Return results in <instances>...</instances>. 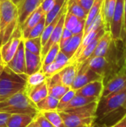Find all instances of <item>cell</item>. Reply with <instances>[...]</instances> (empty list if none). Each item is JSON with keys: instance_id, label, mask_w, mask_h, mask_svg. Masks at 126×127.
<instances>
[{"instance_id": "cell-1", "label": "cell", "mask_w": 126, "mask_h": 127, "mask_svg": "<svg viewBox=\"0 0 126 127\" xmlns=\"http://www.w3.org/2000/svg\"><path fill=\"white\" fill-rule=\"evenodd\" d=\"M98 102L94 101L86 106L60 112L65 127H91L97 118Z\"/></svg>"}, {"instance_id": "cell-2", "label": "cell", "mask_w": 126, "mask_h": 127, "mask_svg": "<svg viewBox=\"0 0 126 127\" xmlns=\"http://www.w3.org/2000/svg\"><path fill=\"white\" fill-rule=\"evenodd\" d=\"M0 112L9 115L23 114L35 117L39 113L36 104L27 97L25 89L0 102Z\"/></svg>"}, {"instance_id": "cell-3", "label": "cell", "mask_w": 126, "mask_h": 127, "mask_svg": "<svg viewBox=\"0 0 126 127\" xmlns=\"http://www.w3.org/2000/svg\"><path fill=\"white\" fill-rule=\"evenodd\" d=\"M18 25L17 6L10 0H0V47L9 39Z\"/></svg>"}, {"instance_id": "cell-4", "label": "cell", "mask_w": 126, "mask_h": 127, "mask_svg": "<svg viewBox=\"0 0 126 127\" xmlns=\"http://www.w3.org/2000/svg\"><path fill=\"white\" fill-rule=\"evenodd\" d=\"M26 74H18L4 65L0 74V102L26 87Z\"/></svg>"}, {"instance_id": "cell-5", "label": "cell", "mask_w": 126, "mask_h": 127, "mask_svg": "<svg viewBox=\"0 0 126 127\" xmlns=\"http://www.w3.org/2000/svg\"><path fill=\"white\" fill-rule=\"evenodd\" d=\"M126 101V84L118 91L100 99L97 109V118L102 119L108 114L120 109Z\"/></svg>"}, {"instance_id": "cell-6", "label": "cell", "mask_w": 126, "mask_h": 127, "mask_svg": "<svg viewBox=\"0 0 126 127\" xmlns=\"http://www.w3.org/2000/svg\"><path fill=\"white\" fill-rule=\"evenodd\" d=\"M124 2L125 0H117L114 13L112 16L110 33L112 40H123L124 36Z\"/></svg>"}, {"instance_id": "cell-7", "label": "cell", "mask_w": 126, "mask_h": 127, "mask_svg": "<svg viewBox=\"0 0 126 127\" xmlns=\"http://www.w3.org/2000/svg\"><path fill=\"white\" fill-rule=\"evenodd\" d=\"M22 34L20 26L18 25L9 39L0 47V52L3 63L6 65L14 56L20 42L22 40Z\"/></svg>"}, {"instance_id": "cell-8", "label": "cell", "mask_w": 126, "mask_h": 127, "mask_svg": "<svg viewBox=\"0 0 126 127\" xmlns=\"http://www.w3.org/2000/svg\"><path fill=\"white\" fill-rule=\"evenodd\" d=\"M102 79L104 80V77L92 71L88 67L87 65L82 64L79 66V71L71 86V89L76 91L91 82Z\"/></svg>"}, {"instance_id": "cell-9", "label": "cell", "mask_w": 126, "mask_h": 127, "mask_svg": "<svg viewBox=\"0 0 126 127\" xmlns=\"http://www.w3.org/2000/svg\"><path fill=\"white\" fill-rule=\"evenodd\" d=\"M6 65L13 72L18 74H26L25 49L23 39L20 42L14 56L10 61L7 63Z\"/></svg>"}, {"instance_id": "cell-10", "label": "cell", "mask_w": 126, "mask_h": 127, "mask_svg": "<svg viewBox=\"0 0 126 127\" xmlns=\"http://www.w3.org/2000/svg\"><path fill=\"white\" fill-rule=\"evenodd\" d=\"M104 89L103 79L91 82L82 88L76 90V95L86 97H94L100 99Z\"/></svg>"}, {"instance_id": "cell-11", "label": "cell", "mask_w": 126, "mask_h": 127, "mask_svg": "<svg viewBox=\"0 0 126 127\" xmlns=\"http://www.w3.org/2000/svg\"><path fill=\"white\" fill-rule=\"evenodd\" d=\"M66 11H65L63 13V14L62 15L61 18L59 19L58 23L56 24L54 30L53 31L52 33L50 34L48 40L47 41V42L45 44V45L42 48V51H41V59H42V62L45 57V56L46 55V54L48 53V51H49V49L55 44L59 43L60 38H61V35L64 28V20H65V14H66Z\"/></svg>"}, {"instance_id": "cell-12", "label": "cell", "mask_w": 126, "mask_h": 127, "mask_svg": "<svg viewBox=\"0 0 126 127\" xmlns=\"http://www.w3.org/2000/svg\"><path fill=\"white\" fill-rule=\"evenodd\" d=\"M46 83L48 95H50L58 100H60L61 97L71 89V87L66 86L60 82L57 74L47 78Z\"/></svg>"}, {"instance_id": "cell-13", "label": "cell", "mask_w": 126, "mask_h": 127, "mask_svg": "<svg viewBox=\"0 0 126 127\" xmlns=\"http://www.w3.org/2000/svg\"><path fill=\"white\" fill-rule=\"evenodd\" d=\"M44 16H45V13L43 11L40 6L28 16L24 23L20 26L23 39H27L31 30L37 25V23Z\"/></svg>"}, {"instance_id": "cell-14", "label": "cell", "mask_w": 126, "mask_h": 127, "mask_svg": "<svg viewBox=\"0 0 126 127\" xmlns=\"http://www.w3.org/2000/svg\"><path fill=\"white\" fill-rule=\"evenodd\" d=\"M126 84V68H125L117 76L112 78L105 86L102 93V97H105L108 95L118 91Z\"/></svg>"}, {"instance_id": "cell-15", "label": "cell", "mask_w": 126, "mask_h": 127, "mask_svg": "<svg viewBox=\"0 0 126 127\" xmlns=\"http://www.w3.org/2000/svg\"><path fill=\"white\" fill-rule=\"evenodd\" d=\"M41 4V0H22L18 5L19 25L21 26L25 19Z\"/></svg>"}, {"instance_id": "cell-16", "label": "cell", "mask_w": 126, "mask_h": 127, "mask_svg": "<svg viewBox=\"0 0 126 127\" xmlns=\"http://www.w3.org/2000/svg\"><path fill=\"white\" fill-rule=\"evenodd\" d=\"M79 71V66L76 63H72L68 64L57 74L60 82L68 87H71Z\"/></svg>"}, {"instance_id": "cell-17", "label": "cell", "mask_w": 126, "mask_h": 127, "mask_svg": "<svg viewBox=\"0 0 126 127\" xmlns=\"http://www.w3.org/2000/svg\"><path fill=\"white\" fill-rule=\"evenodd\" d=\"M117 0H104L101 9L104 29L105 31H110L111 22L113 14L115 10Z\"/></svg>"}, {"instance_id": "cell-18", "label": "cell", "mask_w": 126, "mask_h": 127, "mask_svg": "<svg viewBox=\"0 0 126 127\" xmlns=\"http://www.w3.org/2000/svg\"><path fill=\"white\" fill-rule=\"evenodd\" d=\"M105 32V29H102L98 34L97 36L81 51V53L79 54V56L76 57V59L75 60V61L74 63H76L77 65L79 66H79L84 63L93 54V52L94 51L96 47H97V45L100 40V39L101 38V36L104 34V33Z\"/></svg>"}, {"instance_id": "cell-19", "label": "cell", "mask_w": 126, "mask_h": 127, "mask_svg": "<svg viewBox=\"0 0 126 127\" xmlns=\"http://www.w3.org/2000/svg\"><path fill=\"white\" fill-rule=\"evenodd\" d=\"M25 92L29 99L34 104L38 103L39 101H41L42 99H44L45 97L48 95L46 81L34 87H31V88L25 87Z\"/></svg>"}, {"instance_id": "cell-20", "label": "cell", "mask_w": 126, "mask_h": 127, "mask_svg": "<svg viewBox=\"0 0 126 127\" xmlns=\"http://www.w3.org/2000/svg\"><path fill=\"white\" fill-rule=\"evenodd\" d=\"M25 65L26 74L30 75L41 70L42 62L40 55L34 54L25 50Z\"/></svg>"}, {"instance_id": "cell-21", "label": "cell", "mask_w": 126, "mask_h": 127, "mask_svg": "<svg viewBox=\"0 0 126 127\" xmlns=\"http://www.w3.org/2000/svg\"><path fill=\"white\" fill-rule=\"evenodd\" d=\"M82 64L87 65L92 71L104 77L105 72L108 65V62L106 57H95L87 60Z\"/></svg>"}, {"instance_id": "cell-22", "label": "cell", "mask_w": 126, "mask_h": 127, "mask_svg": "<svg viewBox=\"0 0 126 127\" xmlns=\"http://www.w3.org/2000/svg\"><path fill=\"white\" fill-rule=\"evenodd\" d=\"M82 38H83V31L77 34L73 35L71 39L68 42V43L62 48H61L60 51L69 60H71L75 54L78 48L79 47L81 42L82 40Z\"/></svg>"}, {"instance_id": "cell-23", "label": "cell", "mask_w": 126, "mask_h": 127, "mask_svg": "<svg viewBox=\"0 0 126 127\" xmlns=\"http://www.w3.org/2000/svg\"><path fill=\"white\" fill-rule=\"evenodd\" d=\"M111 41H112V38H111V33L109 31H105L100 39L92 55L88 59L95 57H106Z\"/></svg>"}, {"instance_id": "cell-24", "label": "cell", "mask_w": 126, "mask_h": 127, "mask_svg": "<svg viewBox=\"0 0 126 127\" xmlns=\"http://www.w3.org/2000/svg\"><path fill=\"white\" fill-rule=\"evenodd\" d=\"M34 118L31 116L23 114L10 115L7 121V127H27Z\"/></svg>"}, {"instance_id": "cell-25", "label": "cell", "mask_w": 126, "mask_h": 127, "mask_svg": "<svg viewBox=\"0 0 126 127\" xmlns=\"http://www.w3.org/2000/svg\"><path fill=\"white\" fill-rule=\"evenodd\" d=\"M66 10H67V2L65 3V4L64 7H62V9L60 10V12L57 14V16L53 19V20L49 25H48L45 26V29H44V31H43V32H42L41 36H40V38H41V42H42V47L45 45V43L47 42V41L48 40V39H49L50 34L52 33L53 31L54 30V28H55L56 24L58 23L59 19L61 18V16H62V15L63 14V13H64L65 11H66Z\"/></svg>"}, {"instance_id": "cell-26", "label": "cell", "mask_w": 126, "mask_h": 127, "mask_svg": "<svg viewBox=\"0 0 126 127\" xmlns=\"http://www.w3.org/2000/svg\"><path fill=\"white\" fill-rule=\"evenodd\" d=\"M59 100L50 96L48 95L44 99H42L41 101H39L38 103L36 104L38 110L39 112H48V111H54L56 110L58 103Z\"/></svg>"}, {"instance_id": "cell-27", "label": "cell", "mask_w": 126, "mask_h": 127, "mask_svg": "<svg viewBox=\"0 0 126 127\" xmlns=\"http://www.w3.org/2000/svg\"><path fill=\"white\" fill-rule=\"evenodd\" d=\"M97 100H100L97 98H94V97H83L81 95H75V96L72 98V100L70 101V103L68 104V106L65 107V109L63 111L82 107V106H86L91 103H93Z\"/></svg>"}, {"instance_id": "cell-28", "label": "cell", "mask_w": 126, "mask_h": 127, "mask_svg": "<svg viewBox=\"0 0 126 127\" xmlns=\"http://www.w3.org/2000/svg\"><path fill=\"white\" fill-rule=\"evenodd\" d=\"M23 41H24V45H25V50L34 54L41 55V51H42V46L40 37L26 39H23Z\"/></svg>"}, {"instance_id": "cell-29", "label": "cell", "mask_w": 126, "mask_h": 127, "mask_svg": "<svg viewBox=\"0 0 126 127\" xmlns=\"http://www.w3.org/2000/svg\"><path fill=\"white\" fill-rule=\"evenodd\" d=\"M67 11L74 14L80 19H86L88 13L75 1L68 0L67 1Z\"/></svg>"}, {"instance_id": "cell-30", "label": "cell", "mask_w": 126, "mask_h": 127, "mask_svg": "<svg viewBox=\"0 0 126 127\" xmlns=\"http://www.w3.org/2000/svg\"><path fill=\"white\" fill-rule=\"evenodd\" d=\"M68 0H55L51 9L45 13V26L49 25L62 9Z\"/></svg>"}, {"instance_id": "cell-31", "label": "cell", "mask_w": 126, "mask_h": 127, "mask_svg": "<svg viewBox=\"0 0 126 127\" xmlns=\"http://www.w3.org/2000/svg\"><path fill=\"white\" fill-rule=\"evenodd\" d=\"M103 1L104 0H94V1L93 4L91 5V8L87 14V17L85 19V28H87L91 23V22L94 19V18L100 13Z\"/></svg>"}, {"instance_id": "cell-32", "label": "cell", "mask_w": 126, "mask_h": 127, "mask_svg": "<svg viewBox=\"0 0 126 127\" xmlns=\"http://www.w3.org/2000/svg\"><path fill=\"white\" fill-rule=\"evenodd\" d=\"M47 80L45 75L44 73L40 70L39 71H36L30 75L27 76L26 79V88H31L36 86L44 82H45Z\"/></svg>"}, {"instance_id": "cell-33", "label": "cell", "mask_w": 126, "mask_h": 127, "mask_svg": "<svg viewBox=\"0 0 126 127\" xmlns=\"http://www.w3.org/2000/svg\"><path fill=\"white\" fill-rule=\"evenodd\" d=\"M44 117L55 127H65L63 120L59 112L56 110L41 112Z\"/></svg>"}, {"instance_id": "cell-34", "label": "cell", "mask_w": 126, "mask_h": 127, "mask_svg": "<svg viewBox=\"0 0 126 127\" xmlns=\"http://www.w3.org/2000/svg\"><path fill=\"white\" fill-rule=\"evenodd\" d=\"M65 66L53 61V63H51L48 65H42L41 68V71L44 73L46 78H49V77H52L53 75L56 74V73H58Z\"/></svg>"}, {"instance_id": "cell-35", "label": "cell", "mask_w": 126, "mask_h": 127, "mask_svg": "<svg viewBox=\"0 0 126 127\" xmlns=\"http://www.w3.org/2000/svg\"><path fill=\"white\" fill-rule=\"evenodd\" d=\"M75 95H76V91L72 89H71L59 100V103H58V106H57V109H56V111L59 112H62L65 109V107L68 106V104L70 103V101L72 100V98L75 96Z\"/></svg>"}, {"instance_id": "cell-36", "label": "cell", "mask_w": 126, "mask_h": 127, "mask_svg": "<svg viewBox=\"0 0 126 127\" xmlns=\"http://www.w3.org/2000/svg\"><path fill=\"white\" fill-rule=\"evenodd\" d=\"M59 51H60V48H59V43L53 45L49 49V51L45 56V57L42 60V65H48L51 63H53Z\"/></svg>"}, {"instance_id": "cell-37", "label": "cell", "mask_w": 126, "mask_h": 127, "mask_svg": "<svg viewBox=\"0 0 126 127\" xmlns=\"http://www.w3.org/2000/svg\"><path fill=\"white\" fill-rule=\"evenodd\" d=\"M79 20L80 19H79L74 14L67 11L65 14V20H64V28L72 31L75 28V27L76 26Z\"/></svg>"}, {"instance_id": "cell-38", "label": "cell", "mask_w": 126, "mask_h": 127, "mask_svg": "<svg viewBox=\"0 0 126 127\" xmlns=\"http://www.w3.org/2000/svg\"><path fill=\"white\" fill-rule=\"evenodd\" d=\"M45 28V16H44L40 19V21L37 23V25L31 30V31L28 35L27 39L40 37Z\"/></svg>"}, {"instance_id": "cell-39", "label": "cell", "mask_w": 126, "mask_h": 127, "mask_svg": "<svg viewBox=\"0 0 126 127\" xmlns=\"http://www.w3.org/2000/svg\"><path fill=\"white\" fill-rule=\"evenodd\" d=\"M72 36H73L72 32L71 31L68 30L67 28H64L63 31H62V35H61L60 40L59 42V45L60 49L62 48L68 43V42L71 39V38Z\"/></svg>"}, {"instance_id": "cell-40", "label": "cell", "mask_w": 126, "mask_h": 127, "mask_svg": "<svg viewBox=\"0 0 126 127\" xmlns=\"http://www.w3.org/2000/svg\"><path fill=\"white\" fill-rule=\"evenodd\" d=\"M34 119L36 120V121L39 124V125L41 127H55L44 117V115L41 112H39L35 117Z\"/></svg>"}, {"instance_id": "cell-41", "label": "cell", "mask_w": 126, "mask_h": 127, "mask_svg": "<svg viewBox=\"0 0 126 127\" xmlns=\"http://www.w3.org/2000/svg\"><path fill=\"white\" fill-rule=\"evenodd\" d=\"M69 61H70V60L61 51H59L58 52V54L54 60V62H56L63 66H66L68 64H69Z\"/></svg>"}, {"instance_id": "cell-42", "label": "cell", "mask_w": 126, "mask_h": 127, "mask_svg": "<svg viewBox=\"0 0 126 127\" xmlns=\"http://www.w3.org/2000/svg\"><path fill=\"white\" fill-rule=\"evenodd\" d=\"M54 1H55V0H43L40 4V7H42L43 11L45 13H47L53 7Z\"/></svg>"}, {"instance_id": "cell-43", "label": "cell", "mask_w": 126, "mask_h": 127, "mask_svg": "<svg viewBox=\"0 0 126 127\" xmlns=\"http://www.w3.org/2000/svg\"><path fill=\"white\" fill-rule=\"evenodd\" d=\"M87 13L89 11L94 0H75Z\"/></svg>"}, {"instance_id": "cell-44", "label": "cell", "mask_w": 126, "mask_h": 127, "mask_svg": "<svg viewBox=\"0 0 126 127\" xmlns=\"http://www.w3.org/2000/svg\"><path fill=\"white\" fill-rule=\"evenodd\" d=\"M85 19H80L79 21L78 24L76 25V26L75 27V28L71 31L73 35L82 32L84 31V28H85Z\"/></svg>"}, {"instance_id": "cell-45", "label": "cell", "mask_w": 126, "mask_h": 127, "mask_svg": "<svg viewBox=\"0 0 126 127\" xmlns=\"http://www.w3.org/2000/svg\"><path fill=\"white\" fill-rule=\"evenodd\" d=\"M10 115L4 113V112H0V126H6L7 121Z\"/></svg>"}, {"instance_id": "cell-46", "label": "cell", "mask_w": 126, "mask_h": 127, "mask_svg": "<svg viewBox=\"0 0 126 127\" xmlns=\"http://www.w3.org/2000/svg\"><path fill=\"white\" fill-rule=\"evenodd\" d=\"M124 36H123V40L125 45L126 46V0H125L124 2Z\"/></svg>"}, {"instance_id": "cell-47", "label": "cell", "mask_w": 126, "mask_h": 127, "mask_svg": "<svg viewBox=\"0 0 126 127\" xmlns=\"http://www.w3.org/2000/svg\"><path fill=\"white\" fill-rule=\"evenodd\" d=\"M111 127H126V115H124L118 122Z\"/></svg>"}, {"instance_id": "cell-48", "label": "cell", "mask_w": 126, "mask_h": 127, "mask_svg": "<svg viewBox=\"0 0 126 127\" xmlns=\"http://www.w3.org/2000/svg\"><path fill=\"white\" fill-rule=\"evenodd\" d=\"M91 127H108L105 124H93Z\"/></svg>"}, {"instance_id": "cell-49", "label": "cell", "mask_w": 126, "mask_h": 127, "mask_svg": "<svg viewBox=\"0 0 126 127\" xmlns=\"http://www.w3.org/2000/svg\"><path fill=\"white\" fill-rule=\"evenodd\" d=\"M13 3H14L17 7H18V5L20 4V2L22 1V0H10Z\"/></svg>"}, {"instance_id": "cell-50", "label": "cell", "mask_w": 126, "mask_h": 127, "mask_svg": "<svg viewBox=\"0 0 126 127\" xmlns=\"http://www.w3.org/2000/svg\"><path fill=\"white\" fill-rule=\"evenodd\" d=\"M27 127H35L34 120H33V121H32V122H31V123H30V124H29V125H28V126H27Z\"/></svg>"}, {"instance_id": "cell-51", "label": "cell", "mask_w": 126, "mask_h": 127, "mask_svg": "<svg viewBox=\"0 0 126 127\" xmlns=\"http://www.w3.org/2000/svg\"><path fill=\"white\" fill-rule=\"evenodd\" d=\"M4 65H3V64H1V65H0V74H1V73L2 72V71H3V69H4Z\"/></svg>"}, {"instance_id": "cell-52", "label": "cell", "mask_w": 126, "mask_h": 127, "mask_svg": "<svg viewBox=\"0 0 126 127\" xmlns=\"http://www.w3.org/2000/svg\"><path fill=\"white\" fill-rule=\"evenodd\" d=\"M34 123H35V127H41L39 125V124L36 121V120L34 119Z\"/></svg>"}, {"instance_id": "cell-53", "label": "cell", "mask_w": 126, "mask_h": 127, "mask_svg": "<svg viewBox=\"0 0 126 127\" xmlns=\"http://www.w3.org/2000/svg\"><path fill=\"white\" fill-rule=\"evenodd\" d=\"M1 64H3V65H4V63H3V61H2V59H1V52H0V65Z\"/></svg>"}, {"instance_id": "cell-54", "label": "cell", "mask_w": 126, "mask_h": 127, "mask_svg": "<svg viewBox=\"0 0 126 127\" xmlns=\"http://www.w3.org/2000/svg\"><path fill=\"white\" fill-rule=\"evenodd\" d=\"M123 109H126V101L125 102V103L123 104Z\"/></svg>"}, {"instance_id": "cell-55", "label": "cell", "mask_w": 126, "mask_h": 127, "mask_svg": "<svg viewBox=\"0 0 126 127\" xmlns=\"http://www.w3.org/2000/svg\"><path fill=\"white\" fill-rule=\"evenodd\" d=\"M0 127H7L6 126H0Z\"/></svg>"}, {"instance_id": "cell-56", "label": "cell", "mask_w": 126, "mask_h": 127, "mask_svg": "<svg viewBox=\"0 0 126 127\" xmlns=\"http://www.w3.org/2000/svg\"><path fill=\"white\" fill-rule=\"evenodd\" d=\"M125 68H126V66H125Z\"/></svg>"}, {"instance_id": "cell-57", "label": "cell", "mask_w": 126, "mask_h": 127, "mask_svg": "<svg viewBox=\"0 0 126 127\" xmlns=\"http://www.w3.org/2000/svg\"><path fill=\"white\" fill-rule=\"evenodd\" d=\"M42 1H43V0H41V3H42Z\"/></svg>"}]
</instances>
